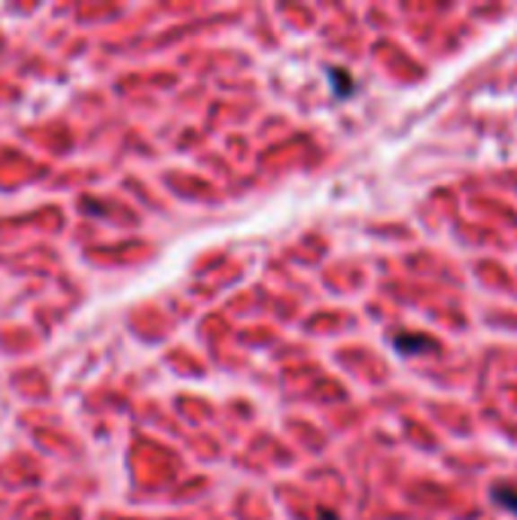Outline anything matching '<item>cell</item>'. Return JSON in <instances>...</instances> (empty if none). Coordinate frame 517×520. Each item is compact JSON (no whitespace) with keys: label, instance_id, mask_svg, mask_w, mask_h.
I'll return each instance as SVG.
<instances>
[{"label":"cell","instance_id":"1","mask_svg":"<svg viewBox=\"0 0 517 520\" xmlns=\"http://www.w3.org/2000/svg\"><path fill=\"white\" fill-rule=\"evenodd\" d=\"M393 347L402 357H423V353H435L438 341L433 335H423V332H396Z\"/></svg>","mask_w":517,"mask_h":520},{"label":"cell","instance_id":"2","mask_svg":"<svg viewBox=\"0 0 517 520\" xmlns=\"http://www.w3.org/2000/svg\"><path fill=\"white\" fill-rule=\"evenodd\" d=\"M329 80H332V85H335V94H338V98H347V94L354 92V80H350V74H347V70L332 67V70H329Z\"/></svg>","mask_w":517,"mask_h":520},{"label":"cell","instance_id":"3","mask_svg":"<svg viewBox=\"0 0 517 520\" xmlns=\"http://www.w3.org/2000/svg\"><path fill=\"white\" fill-rule=\"evenodd\" d=\"M493 502L503 506L505 511H514L517 515V487H508V484L496 487V490H493Z\"/></svg>","mask_w":517,"mask_h":520}]
</instances>
